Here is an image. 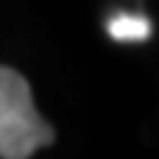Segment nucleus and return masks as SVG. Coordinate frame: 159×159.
I'll return each instance as SVG.
<instances>
[{
  "mask_svg": "<svg viewBox=\"0 0 159 159\" xmlns=\"http://www.w3.org/2000/svg\"><path fill=\"white\" fill-rule=\"evenodd\" d=\"M53 137L56 134H53L50 123L34 106L0 129V159H28L39 148L50 145Z\"/></svg>",
  "mask_w": 159,
  "mask_h": 159,
  "instance_id": "obj_1",
  "label": "nucleus"
},
{
  "mask_svg": "<svg viewBox=\"0 0 159 159\" xmlns=\"http://www.w3.org/2000/svg\"><path fill=\"white\" fill-rule=\"evenodd\" d=\"M28 109H34V95L28 81L17 70L0 64V129Z\"/></svg>",
  "mask_w": 159,
  "mask_h": 159,
  "instance_id": "obj_2",
  "label": "nucleus"
},
{
  "mask_svg": "<svg viewBox=\"0 0 159 159\" xmlns=\"http://www.w3.org/2000/svg\"><path fill=\"white\" fill-rule=\"evenodd\" d=\"M106 31L117 42H143L151 36V20L145 14L120 11V14H112L106 20Z\"/></svg>",
  "mask_w": 159,
  "mask_h": 159,
  "instance_id": "obj_3",
  "label": "nucleus"
}]
</instances>
